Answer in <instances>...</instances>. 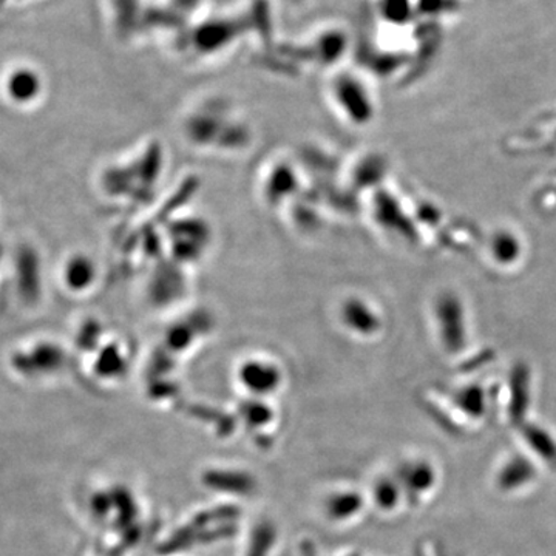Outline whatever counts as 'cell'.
I'll return each instance as SVG.
<instances>
[{
  "instance_id": "8992f818",
  "label": "cell",
  "mask_w": 556,
  "mask_h": 556,
  "mask_svg": "<svg viewBox=\"0 0 556 556\" xmlns=\"http://www.w3.org/2000/svg\"><path fill=\"white\" fill-rule=\"evenodd\" d=\"M289 2H291V3H299L300 0H289Z\"/></svg>"
},
{
  "instance_id": "6da1fadb",
  "label": "cell",
  "mask_w": 556,
  "mask_h": 556,
  "mask_svg": "<svg viewBox=\"0 0 556 556\" xmlns=\"http://www.w3.org/2000/svg\"><path fill=\"white\" fill-rule=\"evenodd\" d=\"M62 364H64V353L61 348L56 343L46 342V340L17 348L11 354V367L24 378L51 375Z\"/></svg>"
},
{
  "instance_id": "5b68a950",
  "label": "cell",
  "mask_w": 556,
  "mask_h": 556,
  "mask_svg": "<svg viewBox=\"0 0 556 556\" xmlns=\"http://www.w3.org/2000/svg\"><path fill=\"white\" fill-rule=\"evenodd\" d=\"M277 369L270 365L263 364V362H252V364L244 365L243 379L247 386L254 388H270L276 382Z\"/></svg>"
},
{
  "instance_id": "3957f363",
  "label": "cell",
  "mask_w": 556,
  "mask_h": 556,
  "mask_svg": "<svg viewBox=\"0 0 556 556\" xmlns=\"http://www.w3.org/2000/svg\"><path fill=\"white\" fill-rule=\"evenodd\" d=\"M98 277L100 273H98L97 262L83 252L70 255L62 265V283L73 294H84L89 291L97 283Z\"/></svg>"
},
{
  "instance_id": "277c9868",
  "label": "cell",
  "mask_w": 556,
  "mask_h": 556,
  "mask_svg": "<svg viewBox=\"0 0 556 556\" xmlns=\"http://www.w3.org/2000/svg\"><path fill=\"white\" fill-rule=\"evenodd\" d=\"M17 289L22 299L36 300L40 288L39 258L31 249H22L16 257Z\"/></svg>"
},
{
  "instance_id": "7a4b0ae2",
  "label": "cell",
  "mask_w": 556,
  "mask_h": 556,
  "mask_svg": "<svg viewBox=\"0 0 556 556\" xmlns=\"http://www.w3.org/2000/svg\"><path fill=\"white\" fill-rule=\"evenodd\" d=\"M2 90L7 100L17 108H28L39 100L43 91V80L38 70L28 65H17L5 73Z\"/></svg>"
}]
</instances>
